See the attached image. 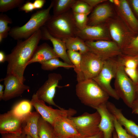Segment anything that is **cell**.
Wrapping results in <instances>:
<instances>
[{
    "instance_id": "obj_1",
    "label": "cell",
    "mask_w": 138,
    "mask_h": 138,
    "mask_svg": "<svg viewBox=\"0 0 138 138\" xmlns=\"http://www.w3.org/2000/svg\"><path fill=\"white\" fill-rule=\"evenodd\" d=\"M42 39L40 29L24 40H17L11 53L6 55L7 74L14 75L24 83L25 80L24 76L25 70Z\"/></svg>"
},
{
    "instance_id": "obj_2",
    "label": "cell",
    "mask_w": 138,
    "mask_h": 138,
    "mask_svg": "<svg viewBox=\"0 0 138 138\" xmlns=\"http://www.w3.org/2000/svg\"><path fill=\"white\" fill-rule=\"evenodd\" d=\"M75 91L77 96L82 103L95 109L106 103L109 97L93 79L77 82Z\"/></svg>"
},
{
    "instance_id": "obj_3",
    "label": "cell",
    "mask_w": 138,
    "mask_h": 138,
    "mask_svg": "<svg viewBox=\"0 0 138 138\" xmlns=\"http://www.w3.org/2000/svg\"><path fill=\"white\" fill-rule=\"evenodd\" d=\"M53 4V0L47 8L37 11L32 14L29 20L23 25L11 28L9 35L17 40L29 37L44 26L51 16L50 11Z\"/></svg>"
},
{
    "instance_id": "obj_4",
    "label": "cell",
    "mask_w": 138,
    "mask_h": 138,
    "mask_svg": "<svg viewBox=\"0 0 138 138\" xmlns=\"http://www.w3.org/2000/svg\"><path fill=\"white\" fill-rule=\"evenodd\" d=\"M44 26L52 36L62 40L76 36L77 29L71 9L60 15L51 16Z\"/></svg>"
},
{
    "instance_id": "obj_5",
    "label": "cell",
    "mask_w": 138,
    "mask_h": 138,
    "mask_svg": "<svg viewBox=\"0 0 138 138\" xmlns=\"http://www.w3.org/2000/svg\"><path fill=\"white\" fill-rule=\"evenodd\" d=\"M118 63L114 78V89L120 98L131 108L136 94V85L127 75L119 62Z\"/></svg>"
},
{
    "instance_id": "obj_6",
    "label": "cell",
    "mask_w": 138,
    "mask_h": 138,
    "mask_svg": "<svg viewBox=\"0 0 138 138\" xmlns=\"http://www.w3.org/2000/svg\"><path fill=\"white\" fill-rule=\"evenodd\" d=\"M118 64V60L114 58L105 61L100 72L93 79L109 97L118 100L120 98L115 89L112 87L111 83L116 76Z\"/></svg>"
},
{
    "instance_id": "obj_7",
    "label": "cell",
    "mask_w": 138,
    "mask_h": 138,
    "mask_svg": "<svg viewBox=\"0 0 138 138\" xmlns=\"http://www.w3.org/2000/svg\"><path fill=\"white\" fill-rule=\"evenodd\" d=\"M30 101L36 111L43 119L52 126L57 119L62 117L73 116L77 113L76 110L72 108L67 109L62 108L53 109L47 106L44 101L39 99L34 93Z\"/></svg>"
},
{
    "instance_id": "obj_8",
    "label": "cell",
    "mask_w": 138,
    "mask_h": 138,
    "mask_svg": "<svg viewBox=\"0 0 138 138\" xmlns=\"http://www.w3.org/2000/svg\"><path fill=\"white\" fill-rule=\"evenodd\" d=\"M68 118L73 122L81 136L92 135L100 131L99 125L101 117L97 111L91 113L86 112L78 116H72Z\"/></svg>"
},
{
    "instance_id": "obj_9",
    "label": "cell",
    "mask_w": 138,
    "mask_h": 138,
    "mask_svg": "<svg viewBox=\"0 0 138 138\" xmlns=\"http://www.w3.org/2000/svg\"><path fill=\"white\" fill-rule=\"evenodd\" d=\"M85 42L89 51L104 61L114 58L123 54L121 50L114 42L99 40Z\"/></svg>"
},
{
    "instance_id": "obj_10",
    "label": "cell",
    "mask_w": 138,
    "mask_h": 138,
    "mask_svg": "<svg viewBox=\"0 0 138 138\" xmlns=\"http://www.w3.org/2000/svg\"><path fill=\"white\" fill-rule=\"evenodd\" d=\"M105 61L89 51L82 54L81 70L84 79H93L102 70Z\"/></svg>"
},
{
    "instance_id": "obj_11",
    "label": "cell",
    "mask_w": 138,
    "mask_h": 138,
    "mask_svg": "<svg viewBox=\"0 0 138 138\" xmlns=\"http://www.w3.org/2000/svg\"><path fill=\"white\" fill-rule=\"evenodd\" d=\"M61 75L58 73L49 74L47 80L38 89L35 94L38 98L49 105L53 106L59 109L61 108L55 103L53 98L56 89L59 87V82L62 79Z\"/></svg>"
},
{
    "instance_id": "obj_12",
    "label": "cell",
    "mask_w": 138,
    "mask_h": 138,
    "mask_svg": "<svg viewBox=\"0 0 138 138\" xmlns=\"http://www.w3.org/2000/svg\"><path fill=\"white\" fill-rule=\"evenodd\" d=\"M24 117H20L10 110L0 115V133L20 134L23 132Z\"/></svg>"
},
{
    "instance_id": "obj_13",
    "label": "cell",
    "mask_w": 138,
    "mask_h": 138,
    "mask_svg": "<svg viewBox=\"0 0 138 138\" xmlns=\"http://www.w3.org/2000/svg\"><path fill=\"white\" fill-rule=\"evenodd\" d=\"M109 31L112 39L122 51L132 39L129 29L120 20L112 21L109 24Z\"/></svg>"
},
{
    "instance_id": "obj_14",
    "label": "cell",
    "mask_w": 138,
    "mask_h": 138,
    "mask_svg": "<svg viewBox=\"0 0 138 138\" xmlns=\"http://www.w3.org/2000/svg\"><path fill=\"white\" fill-rule=\"evenodd\" d=\"M76 36L85 42L110 40L109 33L103 24L94 26H87L84 29H77Z\"/></svg>"
},
{
    "instance_id": "obj_15",
    "label": "cell",
    "mask_w": 138,
    "mask_h": 138,
    "mask_svg": "<svg viewBox=\"0 0 138 138\" xmlns=\"http://www.w3.org/2000/svg\"><path fill=\"white\" fill-rule=\"evenodd\" d=\"M3 80L5 87L2 100L4 101L20 96L24 91L30 89L29 86L24 84L13 75L7 74Z\"/></svg>"
},
{
    "instance_id": "obj_16",
    "label": "cell",
    "mask_w": 138,
    "mask_h": 138,
    "mask_svg": "<svg viewBox=\"0 0 138 138\" xmlns=\"http://www.w3.org/2000/svg\"><path fill=\"white\" fill-rule=\"evenodd\" d=\"M52 126L55 136L58 138H74L81 135L68 117L57 119Z\"/></svg>"
},
{
    "instance_id": "obj_17",
    "label": "cell",
    "mask_w": 138,
    "mask_h": 138,
    "mask_svg": "<svg viewBox=\"0 0 138 138\" xmlns=\"http://www.w3.org/2000/svg\"><path fill=\"white\" fill-rule=\"evenodd\" d=\"M106 103L101 105L95 109L100 116L99 127L103 133V138H112L115 130L113 116L108 110Z\"/></svg>"
},
{
    "instance_id": "obj_18",
    "label": "cell",
    "mask_w": 138,
    "mask_h": 138,
    "mask_svg": "<svg viewBox=\"0 0 138 138\" xmlns=\"http://www.w3.org/2000/svg\"><path fill=\"white\" fill-rule=\"evenodd\" d=\"M107 108L111 114L127 132L138 138V125L133 121L125 117L121 109L118 108L112 102L108 101L106 103Z\"/></svg>"
},
{
    "instance_id": "obj_19",
    "label": "cell",
    "mask_w": 138,
    "mask_h": 138,
    "mask_svg": "<svg viewBox=\"0 0 138 138\" xmlns=\"http://www.w3.org/2000/svg\"><path fill=\"white\" fill-rule=\"evenodd\" d=\"M118 59L128 76L136 85L138 84V60L136 55L122 54Z\"/></svg>"
},
{
    "instance_id": "obj_20",
    "label": "cell",
    "mask_w": 138,
    "mask_h": 138,
    "mask_svg": "<svg viewBox=\"0 0 138 138\" xmlns=\"http://www.w3.org/2000/svg\"><path fill=\"white\" fill-rule=\"evenodd\" d=\"M111 7L108 4H102L97 6L90 13L87 26H94L103 24L112 15Z\"/></svg>"
},
{
    "instance_id": "obj_21",
    "label": "cell",
    "mask_w": 138,
    "mask_h": 138,
    "mask_svg": "<svg viewBox=\"0 0 138 138\" xmlns=\"http://www.w3.org/2000/svg\"><path fill=\"white\" fill-rule=\"evenodd\" d=\"M41 29L42 33V39L50 40L53 44L55 53L59 58L61 59L64 62L73 65L68 56L67 48L64 41L52 36L44 26L42 27Z\"/></svg>"
},
{
    "instance_id": "obj_22",
    "label": "cell",
    "mask_w": 138,
    "mask_h": 138,
    "mask_svg": "<svg viewBox=\"0 0 138 138\" xmlns=\"http://www.w3.org/2000/svg\"><path fill=\"white\" fill-rule=\"evenodd\" d=\"M59 58L53 48L48 44L44 43L38 46L36 49L28 65L35 62L40 64L50 59Z\"/></svg>"
},
{
    "instance_id": "obj_23",
    "label": "cell",
    "mask_w": 138,
    "mask_h": 138,
    "mask_svg": "<svg viewBox=\"0 0 138 138\" xmlns=\"http://www.w3.org/2000/svg\"><path fill=\"white\" fill-rule=\"evenodd\" d=\"M40 116L37 111L31 112L25 115L24 117L25 125L23 127V133L32 138H39L38 123Z\"/></svg>"
},
{
    "instance_id": "obj_24",
    "label": "cell",
    "mask_w": 138,
    "mask_h": 138,
    "mask_svg": "<svg viewBox=\"0 0 138 138\" xmlns=\"http://www.w3.org/2000/svg\"><path fill=\"white\" fill-rule=\"evenodd\" d=\"M118 7L120 15L129 27L132 30L138 29V20L133 13L128 2L121 0Z\"/></svg>"
},
{
    "instance_id": "obj_25",
    "label": "cell",
    "mask_w": 138,
    "mask_h": 138,
    "mask_svg": "<svg viewBox=\"0 0 138 138\" xmlns=\"http://www.w3.org/2000/svg\"><path fill=\"white\" fill-rule=\"evenodd\" d=\"M62 40L65 43L67 50L78 52L81 54L89 51L85 41L77 37H68Z\"/></svg>"
},
{
    "instance_id": "obj_26",
    "label": "cell",
    "mask_w": 138,
    "mask_h": 138,
    "mask_svg": "<svg viewBox=\"0 0 138 138\" xmlns=\"http://www.w3.org/2000/svg\"><path fill=\"white\" fill-rule=\"evenodd\" d=\"M67 53L69 59L75 67L74 69L76 74L77 82L85 80L81 70L82 54L78 52L70 50H67Z\"/></svg>"
},
{
    "instance_id": "obj_27",
    "label": "cell",
    "mask_w": 138,
    "mask_h": 138,
    "mask_svg": "<svg viewBox=\"0 0 138 138\" xmlns=\"http://www.w3.org/2000/svg\"><path fill=\"white\" fill-rule=\"evenodd\" d=\"M77 0H55L53 7L54 15H58L71 9Z\"/></svg>"
},
{
    "instance_id": "obj_28",
    "label": "cell",
    "mask_w": 138,
    "mask_h": 138,
    "mask_svg": "<svg viewBox=\"0 0 138 138\" xmlns=\"http://www.w3.org/2000/svg\"><path fill=\"white\" fill-rule=\"evenodd\" d=\"M59 58H52L41 63L42 69L44 70L52 71L60 67L68 69L74 68V65L61 61Z\"/></svg>"
},
{
    "instance_id": "obj_29",
    "label": "cell",
    "mask_w": 138,
    "mask_h": 138,
    "mask_svg": "<svg viewBox=\"0 0 138 138\" xmlns=\"http://www.w3.org/2000/svg\"><path fill=\"white\" fill-rule=\"evenodd\" d=\"M32 106L30 101L23 100L15 105L10 110L16 115L23 117L31 112Z\"/></svg>"
},
{
    "instance_id": "obj_30",
    "label": "cell",
    "mask_w": 138,
    "mask_h": 138,
    "mask_svg": "<svg viewBox=\"0 0 138 138\" xmlns=\"http://www.w3.org/2000/svg\"><path fill=\"white\" fill-rule=\"evenodd\" d=\"M39 138H54V134L52 126L40 116L38 123Z\"/></svg>"
},
{
    "instance_id": "obj_31",
    "label": "cell",
    "mask_w": 138,
    "mask_h": 138,
    "mask_svg": "<svg viewBox=\"0 0 138 138\" xmlns=\"http://www.w3.org/2000/svg\"><path fill=\"white\" fill-rule=\"evenodd\" d=\"M12 21L6 15L1 13L0 14V42L9 35L11 29L8 26L9 24H12Z\"/></svg>"
},
{
    "instance_id": "obj_32",
    "label": "cell",
    "mask_w": 138,
    "mask_h": 138,
    "mask_svg": "<svg viewBox=\"0 0 138 138\" xmlns=\"http://www.w3.org/2000/svg\"><path fill=\"white\" fill-rule=\"evenodd\" d=\"M25 2L24 0H0V12L3 13L16 8L19 7Z\"/></svg>"
},
{
    "instance_id": "obj_33",
    "label": "cell",
    "mask_w": 138,
    "mask_h": 138,
    "mask_svg": "<svg viewBox=\"0 0 138 138\" xmlns=\"http://www.w3.org/2000/svg\"><path fill=\"white\" fill-rule=\"evenodd\" d=\"M92 9L83 0H77L73 5L71 10L73 13L83 14L88 15Z\"/></svg>"
},
{
    "instance_id": "obj_34",
    "label": "cell",
    "mask_w": 138,
    "mask_h": 138,
    "mask_svg": "<svg viewBox=\"0 0 138 138\" xmlns=\"http://www.w3.org/2000/svg\"><path fill=\"white\" fill-rule=\"evenodd\" d=\"M88 15L85 14L73 13L74 21L78 29L82 30L87 26Z\"/></svg>"
},
{
    "instance_id": "obj_35",
    "label": "cell",
    "mask_w": 138,
    "mask_h": 138,
    "mask_svg": "<svg viewBox=\"0 0 138 138\" xmlns=\"http://www.w3.org/2000/svg\"><path fill=\"white\" fill-rule=\"evenodd\" d=\"M122 51L123 54L129 55H135L138 54V35L132 39Z\"/></svg>"
},
{
    "instance_id": "obj_36",
    "label": "cell",
    "mask_w": 138,
    "mask_h": 138,
    "mask_svg": "<svg viewBox=\"0 0 138 138\" xmlns=\"http://www.w3.org/2000/svg\"><path fill=\"white\" fill-rule=\"evenodd\" d=\"M113 116L114 129L118 138H136L128 133Z\"/></svg>"
},
{
    "instance_id": "obj_37",
    "label": "cell",
    "mask_w": 138,
    "mask_h": 138,
    "mask_svg": "<svg viewBox=\"0 0 138 138\" xmlns=\"http://www.w3.org/2000/svg\"><path fill=\"white\" fill-rule=\"evenodd\" d=\"M19 11H23L26 13L32 12L34 10L33 3L30 1H26L19 7Z\"/></svg>"
},
{
    "instance_id": "obj_38",
    "label": "cell",
    "mask_w": 138,
    "mask_h": 138,
    "mask_svg": "<svg viewBox=\"0 0 138 138\" xmlns=\"http://www.w3.org/2000/svg\"><path fill=\"white\" fill-rule=\"evenodd\" d=\"M1 138H27V135L24 133L20 134L6 133L1 134Z\"/></svg>"
},
{
    "instance_id": "obj_39",
    "label": "cell",
    "mask_w": 138,
    "mask_h": 138,
    "mask_svg": "<svg viewBox=\"0 0 138 138\" xmlns=\"http://www.w3.org/2000/svg\"><path fill=\"white\" fill-rule=\"evenodd\" d=\"M132 113L138 114V92H136L135 98L131 108Z\"/></svg>"
},
{
    "instance_id": "obj_40",
    "label": "cell",
    "mask_w": 138,
    "mask_h": 138,
    "mask_svg": "<svg viewBox=\"0 0 138 138\" xmlns=\"http://www.w3.org/2000/svg\"><path fill=\"white\" fill-rule=\"evenodd\" d=\"M93 9L94 7L107 1L105 0H83Z\"/></svg>"
},
{
    "instance_id": "obj_41",
    "label": "cell",
    "mask_w": 138,
    "mask_h": 138,
    "mask_svg": "<svg viewBox=\"0 0 138 138\" xmlns=\"http://www.w3.org/2000/svg\"><path fill=\"white\" fill-rule=\"evenodd\" d=\"M46 2L45 0H35L33 3L34 10L41 9Z\"/></svg>"
},
{
    "instance_id": "obj_42",
    "label": "cell",
    "mask_w": 138,
    "mask_h": 138,
    "mask_svg": "<svg viewBox=\"0 0 138 138\" xmlns=\"http://www.w3.org/2000/svg\"><path fill=\"white\" fill-rule=\"evenodd\" d=\"M74 138H103V136L102 132L100 131L97 133L92 135L89 136L80 135Z\"/></svg>"
},
{
    "instance_id": "obj_43",
    "label": "cell",
    "mask_w": 138,
    "mask_h": 138,
    "mask_svg": "<svg viewBox=\"0 0 138 138\" xmlns=\"http://www.w3.org/2000/svg\"><path fill=\"white\" fill-rule=\"evenodd\" d=\"M131 3L134 11L138 16V0H132Z\"/></svg>"
},
{
    "instance_id": "obj_44",
    "label": "cell",
    "mask_w": 138,
    "mask_h": 138,
    "mask_svg": "<svg viewBox=\"0 0 138 138\" xmlns=\"http://www.w3.org/2000/svg\"><path fill=\"white\" fill-rule=\"evenodd\" d=\"M6 61V55L3 51H0V62L3 63Z\"/></svg>"
},
{
    "instance_id": "obj_45",
    "label": "cell",
    "mask_w": 138,
    "mask_h": 138,
    "mask_svg": "<svg viewBox=\"0 0 138 138\" xmlns=\"http://www.w3.org/2000/svg\"><path fill=\"white\" fill-rule=\"evenodd\" d=\"M4 86L3 85L0 84V100H3L4 94V91H3Z\"/></svg>"
},
{
    "instance_id": "obj_46",
    "label": "cell",
    "mask_w": 138,
    "mask_h": 138,
    "mask_svg": "<svg viewBox=\"0 0 138 138\" xmlns=\"http://www.w3.org/2000/svg\"><path fill=\"white\" fill-rule=\"evenodd\" d=\"M114 3L117 7H119L120 4V0H114Z\"/></svg>"
},
{
    "instance_id": "obj_47",
    "label": "cell",
    "mask_w": 138,
    "mask_h": 138,
    "mask_svg": "<svg viewBox=\"0 0 138 138\" xmlns=\"http://www.w3.org/2000/svg\"><path fill=\"white\" fill-rule=\"evenodd\" d=\"M112 138H118L117 135L115 131H114L113 132Z\"/></svg>"
},
{
    "instance_id": "obj_48",
    "label": "cell",
    "mask_w": 138,
    "mask_h": 138,
    "mask_svg": "<svg viewBox=\"0 0 138 138\" xmlns=\"http://www.w3.org/2000/svg\"><path fill=\"white\" fill-rule=\"evenodd\" d=\"M136 92H138V84L136 85Z\"/></svg>"
},
{
    "instance_id": "obj_49",
    "label": "cell",
    "mask_w": 138,
    "mask_h": 138,
    "mask_svg": "<svg viewBox=\"0 0 138 138\" xmlns=\"http://www.w3.org/2000/svg\"><path fill=\"white\" fill-rule=\"evenodd\" d=\"M27 138H32L29 135H27Z\"/></svg>"
},
{
    "instance_id": "obj_50",
    "label": "cell",
    "mask_w": 138,
    "mask_h": 138,
    "mask_svg": "<svg viewBox=\"0 0 138 138\" xmlns=\"http://www.w3.org/2000/svg\"><path fill=\"white\" fill-rule=\"evenodd\" d=\"M109 2L112 3H114V0H110Z\"/></svg>"
},
{
    "instance_id": "obj_51",
    "label": "cell",
    "mask_w": 138,
    "mask_h": 138,
    "mask_svg": "<svg viewBox=\"0 0 138 138\" xmlns=\"http://www.w3.org/2000/svg\"><path fill=\"white\" fill-rule=\"evenodd\" d=\"M136 55L137 56V57L138 60V54H137V55Z\"/></svg>"
},
{
    "instance_id": "obj_52",
    "label": "cell",
    "mask_w": 138,
    "mask_h": 138,
    "mask_svg": "<svg viewBox=\"0 0 138 138\" xmlns=\"http://www.w3.org/2000/svg\"><path fill=\"white\" fill-rule=\"evenodd\" d=\"M54 138H57V137H56V136H55L54 137Z\"/></svg>"
}]
</instances>
